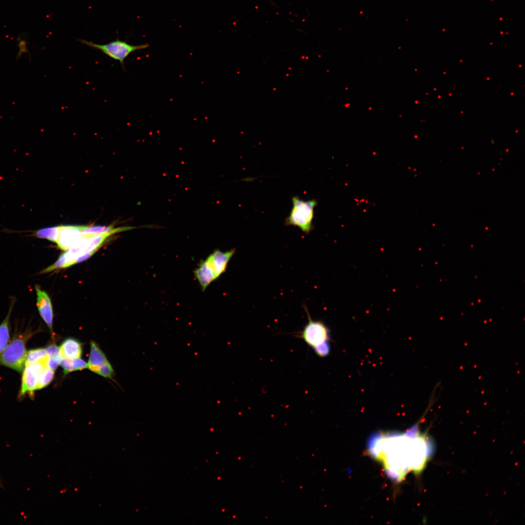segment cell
I'll list each match as a JSON object with an SVG mask.
<instances>
[{
  "mask_svg": "<svg viewBox=\"0 0 525 525\" xmlns=\"http://www.w3.org/2000/svg\"><path fill=\"white\" fill-rule=\"evenodd\" d=\"M46 350L49 357H57L62 356L61 353L60 348L56 346H50L46 348Z\"/></svg>",
  "mask_w": 525,
  "mask_h": 525,
  "instance_id": "22",
  "label": "cell"
},
{
  "mask_svg": "<svg viewBox=\"0 0 525 525\" xmlns=\"http://www.w3.org/2000/svg\"><path fill=\"white\" fill-rule=\"evenodd\" d=\"M94 253L89 252L79 256L75 261V263L82 262L90 257Z\"/></svg>",
  "mask_w": 525,
  "mask_h": 525,
  "instance_id": "23",
  "label": "cell"
},
{
  "mask_svg": "<svg viewBox=\"0 0 525 525\" xmlns=\"http://www.w3.org/2000/svg\"><path fill=\"white\" fill-rule=\"evenodd\" d=\"M54 374V370L46 368L39 376L37 389L48 385L52 380Z\"/></svg>",
  "mask_w": 525,
  "mask_h": 525,
  "instance_id": "17",
  "label": "cell"
},
{
  "mask_svg": "<svg viewBox=\"0 0 525 525\" xmlns=\"http://www.w3.org/2000/svg\"><path fill=\"white\" fill-rule=\"evenodd\" d=\"M308 322L303 329L299 332L298 337L303 340L308 346L312 348L330 339V330L325 324L319 320H313L306 306Z\"/></svg>",
  "mask_w": 525,
  "mask_h": 525,
  "instance_id": "6",
  "label": "cell"
},
{
  "mask_svg": "<svg viewBox=\"0 0 525 525\" xmlns=\"http://www.w3.org/2000/svg\"><path fill=\"white\" fill-rule=\"evenodd\" d=\"M59 233V226L49 227L37 230L35 236L39 238L46 239L56 243Z\"/></svg>",
  "mask_w": 525,
  "mask_h": 525,
  "instance_id": "15",
  "label": "cell"
},
{
  "mask_svg": "<svg viewBox=\"0 0 525 525\" xmlns=\"http://www.w3.org/2000/svg\"><path fill=\"white\" fill-rule=\"evenodd\" d=\"M27 337L14 338L0 353V363L18 371H21L25 366Z\"/></svg>",
  "mask_w": 525,
  "mask_h": 525,
  "instance_id": "5",
  "label": "cell"
},
{
  "mask_svg": "<svg viewBox=\"0 0 525 525\" xmlns=\"http://www.w3.org/2000/svg\"><path fill=\"white\" fill-rule=\"evenodd\" d=\"M96 373L104 377L111 378L113 374V369L111 365L107 361L98 369Z\"/></svg>",
  "mask_w": 525,
  "mask_h": 525,
  "instance_id": "20",
  "label": "cell"
},
{
  "mask_svg": "<svg viewBox=\"0 0 525 525\" xmlns=\"http://www.w3.org/2000/svg\"><path fill=\"white\" fill-rule=\"evenodd\" d=\"M47 368L43 363L26 365L23 369L20 395L37 389L39 376Z\"/></svg>",
  "mask_w": 525,
  "mask_h": 525,
  "instance_id": "7",
  "label": "cell"
},
{
  "mask_svg": "<svg viewBox=\"0 0 525 525\" xmlns=\"http://www.w3.org/2000/svg\"><path fill=\"white\" fill-rule=\"evenodd\" d=\"M136 227H124V228H114L112 226H80L81 231L82 235H91V234H100L105 233H110L111 234L116 233L117 232H121L122 231L132 229Z\"/></svg>",
  "mask_w": 525,
  "mask_h": 525,
  "instance_id": "12",
  "label": "cell"
},
{
  "mask_svg": "<svg viewBox=\"0 0 525 525\" xmlns=\"http://www.w3.org/2000/svg\"><path fill=\"white\" fill-rule=\"evenodd\" d=\"M59 348L63 358L73 359L79 358L81 356V344L75 339L69 338L65 339Z\"/></svg>",
  "mask_w": 525,
  "mask_h": 525,
  "instance_id": "10",
  "label": "cell"
},
{
  "mask_svg": "<svg viewBox=\"0 0 525 525\" xmlns=\"http://www.w3.org/2000/svg\"><path fill=\"white\" fill-rule=\"evenodd\" d=\"M48 358V355L46 349L32 350L27 353L25 365L39 363L46 364Z\"/></svg>",
  "mask_w": 525,
  "mask_h": 525,
  "instance_id": "14",
  "label": "cell"
},
{
  "mask_svg": "<svg viewBox=\"0 0 525 525\" xmlns=\"http://www.w3.org/2000/svg\"><path fill=\"white\" fill-rule=\"evenodd\" d=\"M108 361L105 354L94 342L90 343V351L88 368L96 373L98 369Z\"/></svg>",
  "mask_w": 525,
  "mask_h": 525,
  "instance_id": "11",
  "label": "cell"
},
{
  "mask_svg": "<svg viewBox=\"0 0 525 525\" xmlns=\"http://www.w3.org/2000/svg\"><path fill=\"white\" fill-rule=\"evenodd\" d=\"M415 428L404 433L377 434L369 441V450L381 461L389 476L401 480L411 469L416 468V443L413 437Z\"/></svg>",
  "mask_w": 525,
  "mask_h": 525,
  "instance_id": "1",
  "label": "cell"
},
{
  "mask_svg": "<svg viewBox=\"0 0 525 525\" xmlns=\"http://www.w3.org/2000/svg\"><path fill=\"white\" fill-rule=\"evenodd\" d=\"M36 306L40 316L52 332L53 313L51 298L48 294L38 285H35Z\"/></svg>",
  "mask_w": 525,
  "mask_h": 525,
  "instance_id": "8",
  "label": "cell"
},
{
  "mask_svg": "<svg viewBox=\"0 0 525 525\" xmlns=\"http://www.w3.org/2000/svg\"><path fill=\"white\" fill-rule=\"evenodd\" d=\"M235 253V249L226 251L216 249L199 263L193 273L203 291L226 272Z\"/></svg>",
  "mask_w": 525,
  "mask_h": 525,
  "instance_id": "2",
  "label": "cell"
},
{
  "mask_svg": "<svg viewBox=\"0 0 525 525\" xmlns=\"http://www.w3.org/2000/svg\"><path fill=\"white\" fill-rule=\"evenodd\" d=\"M315 353L320 357L327 356L330 353L331 346L329 340L325 341L313 348Z\"/></svg>",
  "mask_w": 525,
  "mask_h": 525,
  "instance_id": "18",
  "label": "cell"
},
{
  "mask_svg": "<svg viewBox=\"0 0 525 525\" xmlns=\"http://www.w3.org/2000/svg\"><path fill=\"white\" fill-rule=\"evenodd\" d=\"M17 47L18 49L17 59H19L23 54L29 53L28 42L27 35L24 33L20 34L17 39Z\"/></svg>",
  "mask_w": 525,
  "mask_h": 525,
  "instance_id": "16",
  "label": "cell"
},
{
  "mask_svg": "<svg viewBox=\"0 0 525 525\" xmlns=\"http://www.w3.org/2000/svg\"><path fill=\"white\" fill-rule=\"evenodd\" d=\"M63 359L62 356L57 357H49L46 361V367L53 370L56 369L58 366L60 364Z\"/></svg>",
  "mask_w": 525,
  "mask_h": 525,
  "instance_id": "21",
  "label": "cell"
},
{
  "mask_svg": "<svg viewBox=\"0 0 525 525\" xmlns=\"http://www.w3.org/2000/svg\"><path fill=\"white\" fill-rule=\"evenodd\" d=\"M68 365L70 372L88 368V364L80 357L69 359Z\"/></svg>",
  "mask_w": 525,
  "mask_h": 525,
  "instance_id": "19",
  "label": "cell"
},
{
  "mask_svg": "<svg viewBox=\"0 0 525 525\" xmlns=\"http://www.w3.org/2000/svg\"><path fill=\"white\" fill-rule=\"evenodd\" d=\"M292 207L284 221L287 226L298 228L302 232L309 234L313 228V220L316 201L313 199L304 200L298 196L292 198Z\"/></svg>",
  "mask_w": 525,
  "mask_h": 525,
  "instance_id": "3",
  "label": "cell"
},
{
  "mask_svg": "<svg viewBox=\"0 0 525 525\" xmlns=\"http://www.w3.org/2000/svg\"><path fill=\"white\" fill-rule=\"evenodd\" d=\"M0 487H2V485H1V481H0Z\"/></svg>",
  "mask_w": 525,
  "mask_h": 525,
  "instance_id": "24",
  "label": "cell"
},
{
  "mask_svg": "<svg viewBox=\"0 0 525 525\" xmlns=\"http://www.w3.org/2000/svg\"><path fill=\"white\" fill-rule=\"evenodd\" d=\"M59 233L56 244L59 248L67 250L83 235L80 226H59Z\"/></svg>",
  "mask_w": 525,
  "mask_h": 525,
  "instance_id": "9",
  "label": "cell"
},
{
  "mask_svg": "<svg viewBox=\"0 0 525 525\" xmlns=\"http://www.w3.org/2000/svg\"><path fill=\"white\" fill-rule=\"evenodd\" d=\"M14 302L12 301L9 309L8 313L0 325V353H1L7 345L9 339V321Z\"/></svg>",
  "mask_w": 525,
  "mask_h": 525,
  "instance_id": "13",
  "label": "cell"
},
{
  "mask_svg": "<svg viewBox=\"0 0 525 525\" xmlns=\"http://www.w3.org/2000/svg\"><path fill=\"white\" fill-rule=\"evenodd\" d=\"M77 40L82 44L93 49L99 51L109 57L119 61L122 67L124 70H125V68L124 62L125 59L131 53L137 51L145 49L149 46L148 43L133 45L125 41L120 40L118 38L115 40L105 44H96L81 39Z\"/></svg>",
  "mask_w": 525,
  "mask_h": 525,
  "instance_id": "4",
  "label": "cell"
}]
</instances>
